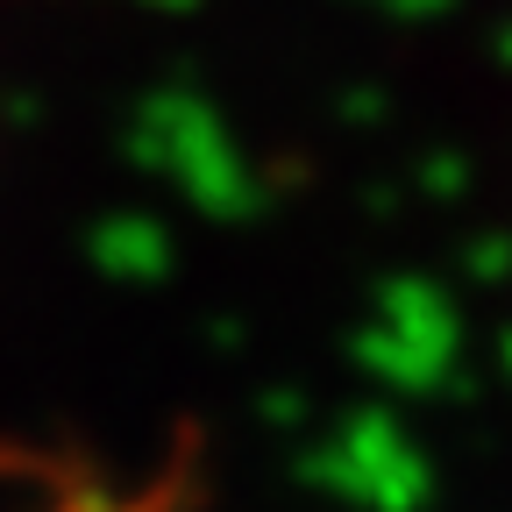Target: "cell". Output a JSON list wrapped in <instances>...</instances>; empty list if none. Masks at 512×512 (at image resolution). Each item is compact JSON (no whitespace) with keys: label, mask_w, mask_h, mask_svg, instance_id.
<instances>
[{"label":"cell","mask_w":512,"mask_h":512,"mask_svg":"<svg viewBox=\"0 0 512 512\" xmlns=\"http://www.w3.org/2000/svg\"><path fill=\"white\" fill-rule=\"evenodd\" d=\"M29 512H164V498H43Z\"/></svg>","instance_id":"6da1fadb"}]
</instances>
